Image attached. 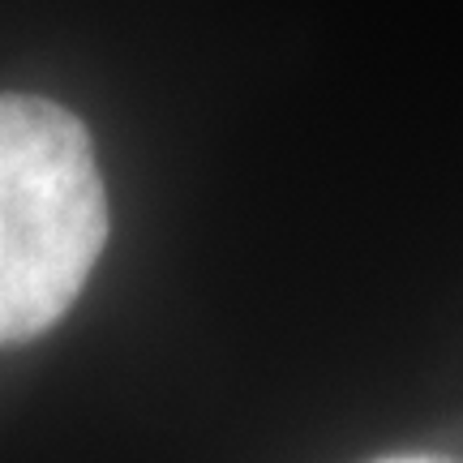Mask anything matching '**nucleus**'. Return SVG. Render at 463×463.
<instances>
[{
	"mask_svg": "<svg viewBox=\"0 0 463 463\" xmlns=\"http://www.w3.org/2000/svg\"><path fill=\"white\" fill-rule=\"evenodd\" d=\"M108 241L90 133L61 103L0 95V344L65 317Z\"/></svg>",
	"mask_w": 463,
	"mask_h": 463,
	"instance_id": "1",
	"label": "nucleus"
},
{
	"mask_svg": "<svg viewBox=\"0 0 463 463\" xmlns=\"http://www.w3.org/2000/svg\"><path fill=\"white\" fill-rule=\"evenodd\" d=\"M391 463H438V459H391Z\"/></svg>",
	"mask_w": 463,
	"mask_h": 463,
	"instance_id": "2",
	"label": "nucleus"
}]
</instances>
